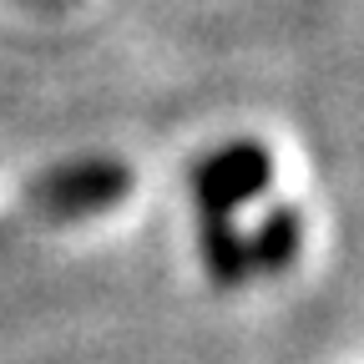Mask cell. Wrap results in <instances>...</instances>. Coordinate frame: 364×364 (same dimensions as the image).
Listing matches in <instances>:
<instances>
[{"mask_svg":"<svg viewBox=\"0 0 364 364\" xmlns=\"http://www.w3.org/2000/svg\"><path fill=\"white\" fill-rule=\"evenodd\" d=\"M273 182V157L258 142H228L193 167V203L203 223H228Z\"/></svg>","mask_w":364,"mask_h":364,"instance_id":"cell-2","label":"cell"},{"mask_svg":"<svg viewBox=\"0 0 364 364\" xmlns=\"http://www.w3.org/2000/svg\"><path fill=\"white\" fill-rule=\"evenodd\" d=\"M132 193V167L112 157H86L51 167L46 177L31 182V208L51 223H81V218H102L122 208Z\"/></svg>","mask_w":364,"mask_h":364,"instance_id":"cell-1","label":"cell"},{"mask_svg":"<svg viewBox=\"0 0 364 364\" xmlns=\"http://www.w3.org/2000/svg\"><path fill=\"white\" fill-rule=\"evenodd\" d=\"M299 238H304V223L294 208H279L268 213L253 233H243V258H248V273H279L299 258Z\"/></svg>","mask_w":364,"mask_h":364,"instance_id":"cell-3","label":"cell"}]
</instances>
